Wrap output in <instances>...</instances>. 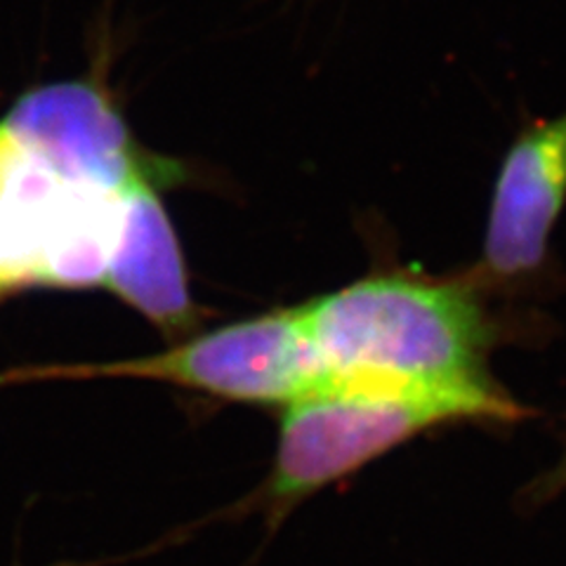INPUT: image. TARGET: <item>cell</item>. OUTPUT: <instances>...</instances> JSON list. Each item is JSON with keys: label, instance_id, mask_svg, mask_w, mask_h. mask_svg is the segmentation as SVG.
Segmentation results:
<instances>
[{"label": "cell", "instance_id": "6da1fadb", "mask_svg": "<svg viewBox=\"0 0 566 566\" xmlns=\"http://www.w3.org/2000/svg\"><path fill=\"white\" fill-rule=\"evenodd\" d=\"M300 314L326 378L491 385L484 374L486 322L458 283L368 276L312 300Z\"/></svg>", "mask_w": 566, "mask_h": 566}, {"label": "cell", "instance_id": "7a4b0ae2", "mask_svg": "<svg viewBox=\"0 0 566 566\" xmlns=\"http://www.w3.org/2000/svg\"><path fill=\"white\" fill-rule=\"evenodd\" d=\"M522 406L495 385L420 387L370 378H326L286 403L260 510L274 528L316 491L424 430L458 420H515Z\"/></svg>", "mask_w": 566, "mask_h": 566}, {"label": "cell", "instance_id": "3957f363", "mask_svg": "<svg viewBox=\"0 0 566 566\" xmlns=\"http://www.w3.org/2000/svg\"><path fill=\"white\" fill-rule=\"evenodd\" d=\"M139 378L187 387L218 399L286 406L326 380L300 307L212 328L139 359L20 368L0 385L27 380Z\"/></svg>", "mask_w": 566, "mask_h": 566}, {"label": "cell", "instance_id": "277c9868", "mask_svg": "<svg viewBox=\"0 0 566 566\" xmlns=\"http://www.w3.org/2000/svg\"><path fill=\"white\" fill-rule=\"evenodd\" d=\"M0 135L60 180L104 197H120L137 182H168L175 175L137 142L99 78H71L31 87L0 120Z\"/></svg>", "mask_w": 566, "mask_h": 566}, {"label": "cell", "instance_id": "5b68a950", "mask_svg": "<svg viewBox=\"0 0 566 566\" xmlns=\"http://www.w3.org/2000/svg\"><path fill=\"white\" fill-rule=\"evenodd\" d=\"M566 203V112L526 128L503 158L484 237V264L499 279L541 270Z\"/></svg>", "mask_w": 566, "mask_h": 566}, {"label": "cell", "instance_id": "8992f818", "mask_svg": "<svg viewBox=\"0 0 566 566\" xmlns=\"http://www.w3.org/2000/svg\"><path fill=\"white\" fill-rule=\"evenodd\" d=\"M104 283L170 335L189 333L199 324L182 248L156 185L137 182L118 197Z\"/></svg>", "mask_w": 566, "mask_h": 566}, {"label": "cell", "instance_id": "52a82bcc", "mask_svg": "<svg viewBox=\"0 0 566 566\" xmlns=\"http://www.w3.org/2000/svg\"><path fill=\"white\" fill-rule=\"evenodd\" d=\"M8 289H6V281H3V268H0V295H6Z\"/></svg>", "mask_w": 566, "mask_h": 566}]
</instances>
